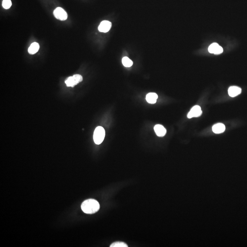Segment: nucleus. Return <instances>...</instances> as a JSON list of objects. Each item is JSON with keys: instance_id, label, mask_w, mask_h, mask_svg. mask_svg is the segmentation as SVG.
Instances as JSON below:
<instances>
[{"instance_id": "nucleus-1", "label": "nucleus", "mask_w": 247, "mask_h": 247, "mask_svg": "<svg viewBox=\"0 0 247 247\" xmlns=\"http://www.w3.org/2000/svg\"><path fill=\"white\" fill-rule=\"evenodd\" d=\"M100 205L99 203L94 200L90 199L85 201L81 205L82 211L87 214L95 213L99 210Z\"/></svg>"}, {"instance_id": "nucleus-2", "label": "nucleus", "mask_w": 247, "mask_h": 247, "mask_svg": "<svg viewBox=\"0 0 247 247\" xmlns=\"http://www.w3.org/2000/svg\"><path fill=\"white\" fill-rule=\"evenodd\" d=\"M105 136V131L103 127L98 126L95 130L93 140L95 144L99 145L102 143Z\"/></svg>"}, {"instance_id": "nucleus-3", "label": "nucleus", "mask_w": 247, "mask_h": 247, "mask_svg": "<svg viewBox=\"0 0 247 247\" xmlns=\"http://www.w3.org/2000/svg\"><path fill=\"white\" fill-rule=\"evenodd\" d=\"M83 80V77L79 74L74 75L73 77H70L65 81V83L67 87H74Z\"/></svg>"}, {"instance_id": "nucleus-4", "label": "nucleus", "mask_w": 247, "mask_h": 247, "mask_svg": "<svg viewBox=\"0 0 247 247\" xmlns=\"http://www.w3.org/2000/svg\"><path fill=\"white\" fill-rule=\"evenodd\" d=\"M54 15L55 18L59 19L61 21H64L67 18V13L61 7H57L54 11Z\"/></svg>"}, {"instance_id": "nucleus-5", "label": "nucleus", "mask_w": 247, "mask_h": 247, "mask_svg": "<svg viewBox=\"0 0 247 247\" xmlns=\"http://www.w3.org/2000/svg\"><path fill=\"white\" fill-rule=\"evenodd\" d=\"M202 111L201 107L199 105H196L194 106L189 111L187 115V117L189 119H191L193 117H200L202 115Z\"/></svg>"}, {"instance_id": "nucleus-6", "label": "nucleus", "mask_w": 247, "mask_h": 247, "mask_svg": "<svg viewBox=\"0 0 247 247\" xmlns=\"http://www.w3.org/2000/svg\"><path fill=\"white\" fill-rule=\"evenodd\" d=\"M208 51L210 53L219 55L223 52V48L218 44L214 43L209 46L208 48Z\"/></svg>"}, {"instance_id": "nucleus-7", "label": "nucleus", "mask_w": 247, "mask_h": 247, "mask_svg": "<svg viewBox=\"0 0 247 247\" xmlns=\"http://www.w3.org/2000/svg\"><path fill=\"white\" fill-rule=\"evenodd\" d=\"M111 26H112V23L111 22L107 20H104L100 23L98 27V30L101 32L107 33L109 32L111 29Z\"/></svg>"}, {"instance_id": "nucleus-8", "label": "nucleus", "mask_w": 247, "mask_h": 247, "mask_svg": "<svg viewBox=\"0 0 247 247\" xmlns=\"http://www.w3.org/2000/svg\"><path fill=\"white\" fill-rule=\"evenodd\" d=\"M154 130L156 135L159 137H163L166 134V130L163 126L161 125H156L154 126Z\"/></svg>"}, {"instance_id": "nucleus-9", "label": "nucleus", "mask_w": 247, "mask_h": 247, "mask_svg": "<svg viewBox=\"0 0 247 247\" xmlns=\"http://www.w3.org/2000/svg\"><path fill=\"white\" fill-rule=\"evenodd\" d=\"M228 94L231 97H235L242 92L241 88L236 86L230 87L228 89Z\"/></svg>"}, {"instance_id": "nucleus-10", "label": "nucleus", "mask_w": 247, "mask_h": 247, "mask_svg": "<svg viewBox=\"0 0 247 247\" xmlns=\"http://www.w3.org/2000/svg\"><path fill=\"white\" fill-rule=\"evenodd\" d=\"M212 131L216 134H220L224 132L225 130V126L224 124L218 123L214 125L212 127Z\"/></svg>"}, {"instance_id": "nucleus-11", "label": "nucleus", "mask_w": 247, "mask_h": 247, "mask_svg": "<svg viewBox=\"0 0 247 247\" xmlns=\"http://www.w3.org/2000/svg\"><path fill=\"white\" fill-rule=\"evenodd\" d=\"M158 98V95L153 93H148L146 96V100L148 103L154 104L157 102Z\"/></svg>"}, {"instance_id": "nucleus-12", "label": "nucleus", "mask_w": 247, "mask_h": 247, "mask_svg": "<svg viewBox=\"0 0 247 247\" xmlns=\"http://www.w3.org/2000/svg\"><path fill=\"white\" fill-rule=\"evenodd\" d=\"M40 45L37 42H34L30 45L28 52L30 54L34 55L39 51Z\"/></svg>"}, {"instance_id": "nucleus-13", "label": "nucleus", "mask_w": 247, "mask_h": 247, "mask_svg": "<svg viewBox=\"0 0 247 247\" xmlns=\"http://www.w3.org/2000/svg\"><path fill=\"white\" fill-rule=\"evenodd\" d=\"M123 65L126 67H130L133 65V61L128 57H124L122 60Z\"/></svg>"}, {"instance_id": "nucleus-14", "label": "nucleus", "mask_w": 247, "mask_h": 247, "mask_svg": "<svg viewBox=\"0 0 247 247\" xmlns=\"http://www.w3.org/2000/svg\"><path fill=\"white\" fill-rule=\"evenodd\" d=\"M12 2L11 0H3L2 3L3 7L6 9H8L10 8L12 6Z\"/></svg>"}, {"instance_id": "nucleus-15", "label": "nucleus", "mask_w": 247, "mask_h": 247, "mask_svg": "<svg viewBox=\"0 0 247 247\" xmlns=\"http://www.w3.org/2000/svg\"><path fill=\"white\" fill-rule=\"evenodd\" d=\"M110 247H127L128 245L124 242H117L112 244Z\"/></svg>"}]
</instances>
